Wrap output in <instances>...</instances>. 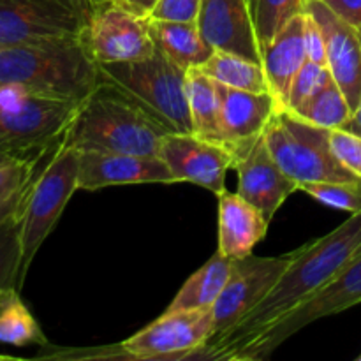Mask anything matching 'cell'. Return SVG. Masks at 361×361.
<instances>
[{"label":"cell","instance_id":"1","mask_svg":"<svg viewBox=\"0 0 361 361\" xmlns=\"http://www.w3.org/2000/svg\"><path fill=\"white\" fill-rule=\"evenodd\" d=\"M361 252V214H355L337 229L305 243L267 298L235 326L214 335L189 360L229 361L233 353L259 331L277 323L309 296L341 274Z\"/></svg>","mask_w":361,"mask_h":361},{"label":"cell","instance_id":"2","mask_svg":"<svg viewBox=\"0 0 361 361\" xmlns=\"http://www.w3.org/2000/svg\"><path fill=\"white\" fill-rule=\"evenodd\" d=\"M101 81V67L81 37L0 48V85L18 83L48 97L83 102Z\"/></svg>","mask_w":361,"mask_h":361},{"label":"cell","instance_id":"3","mask_svg":"<svg viewBox=\"0 0 361 361\" xmlns=\"http://www.w3.org/2000/svg\"><path fill=\"white\" fill-rule=\"evenodd\" d=\"M168 130L136 101L102 80L81 102L63 143L83 150L159 155Z\"/></svg>","mask_w":361,"mask_h":361},{"label":"cell","instance_id":"4","mask_svg":"<svg viewBox=\"0 0 361 361\" xmlns=\"http://www.w3.org/2000/svg\"><path fill=\"white\" fill-rule=\"evenodd\" d=\"M99 67L102 80L126 92L168 133H192L187 71L159 49L147 59L99 63Z\"/></svg>","mask_w":361,"mask_h":361},{"label":"cell","instance_id":"5","mask_svg":"<svg viewBox=\"0 0 361 361\" xmlns=\"http://www.w3.org/2000/svg\"><path fill=\"white\" fill-rule=\"evenodd\" d=\"M80 178V150L62 143L48 157L35 176L20 214L21 271L23 286L35 254L59 222L66 204L78 190Z\"/></svg>","mask_w":361,"mask_h":361},{"label":"cell","instance_id":"6","mask_svg":"<svg viewBox=\"0 0 361 361\" xmlns=\"http://www.w3.org/2000/svg\"><path fill=\"white\" fill-rule=\"evenodd\" d=\"M81 102L48 97L18 83L0 85V141L27 152L63 143Z\"/></svg>","mask_w":361,"mask_h":361},{"label":"cell","instance_id":"7","mask_svg":"<svg viewBox=\"0 0 361 361\" xmlns=\"http://www.w3.org/2000/svg\"><path fill=\"white\" fill-rule=\"evenodd\" d=\"M264 140L282 171L298 183L356 182L330 148V130L298 118L288 109H277L264 129Z\"/></svg>","mask_w":361,"mask_h":361},{"label":"cell","instance_id":"8","mask_svg":"<svg viewBox=\"0 0 361 361\" xmlns=\"http://www.w3.org/2000/svg\"><path fill=\"white\" fill-rule=\"evenodd\" d=\"M361 303V252L319 291L300 303L267 330L243 342L229 361H263L288 338L314 321L335 316Z\"/></svg>","mask_w":361,"mask_h":361},{"label":"cell","instance_id":"9","mask_svg":"<svg viewBox=\"0 0 361 361\" xmlns=\"http://www.w3.org/2000/svg\"><path fill=\"white\" fill-rule=\"evenodd\" d=\"M92 9L90 0H0V48L81 37Z\"/></svg>","mask_w":361,"mask_h":361},{"label":"cell","instance_id":"10","mask_svg":"<svg viewBox=\"0 0 361 361\" xmlns=\"http://www.w3.org/2000/svg\"><path fill=\"white\" fill-rule=\"evenodd\" d=\"M81 39L97 63L141 60L157 49L152 39L150 16L120 0L95 4Z\"/></svg>","mask_w":361,"mask_h":361},{"label":"cell","instance_id":"11","mask_svg":"<svg viewBox=\"0 0 361 361\" xmlns=\"http://www.w3.org/2000/svg\"><path fill=\"white\" fill-rule=\"evenodd\" d=\"M214 335V312L204 310H166L118 345L122 358L134 360H189Z\"/></svg>","mask_w":361,"mask_h":361},{"label":"cell","instance_id":"12","mask_svg":"<svg viewBox=\"0 0 361 361\" xmlns=\"http://www.w3.org/2000/svg\"><path fill=\"white\" fill-rule=\"evenodd\" d=\"M302 249L303 245L275 257H259L250 254L242 259H233L231 277L215 305L212 307L214 335L229 330L247 314L252 312L274 289L289 264L300 256Z\"/></svg>","mask_w":361,"mask_h":361},{"label":"cell","instance_id":"13","mask_svg":"<svg viewBox=\"0 0 361 361\" xmlns=\"http://www.w3.org/2000/svg\"><path fill=\"white\" fill-rule=\"evenodd\" d=\"M159 157L168 164L175 182H189L210 192H226V176L233 169V150L194 133H168Z\"/></svg>","mask_w":361,"mask_h":361},{"label":"cell","instance_id":"14","mask_svg":"<svg viewBox=\"0 0 361 361\" xmlns=\"http://www.w3.org/2000/svg\"><path fill=\"white\" fill-rule=\"evenodd\" d=\"M233 155V169L238 175V194L259 208L271 222L286 200L300 190L298 183L275 162L264 134L252 143L236 148Z\"/></svg>","mask_w":361,"mask_h":361},{"label":"cell","instance_id":"15","mask_svg":"<svg viewBox=\"0 0 361 361\" xmlns=\"http://www.w3.org/2000/svg\"><path fill=\"white\" fill-rule=\"evenodd\" d=\"M134 183H175V176L159 155H134L122 152H80L78 190Z\"/></svg>","mask_w":361,"mask_h":361},{"label":"cell","instance_id":"16","mask_svg":"<svg viewBox=\"0 0 361 361\" xmlns=\"http://www.w3.org/2000/svg\"><path fill=\"white\" fill-rule=\"evenodd\" d=\"M307 11L323 30L328 69L355 113L361 101V35L323 0H309Z\"/></svg>","mask_w":361,"mask_h":361},{"label":"cell","instance_id":"17","mask_svg":"<svg viewBox=\"0 0 361 361\" xmlns=\"http://www.w3.org/2000/svg\"><path fill=\"white\" fill-rule=\"evenodd\" d=\"M197 27L214 49L261 62V42L247 0H203Z\"/></svg>","mask_w":361,"mask_h":361},{"label":"cell","instance_id":"18","mask_svg":"<svg viewBox=\"0 0 361 361\" xmlns=\"http://www.w3.org/2000/svg\"><path fill=\"white\" fill-rule=\"evenodd\" d=\"M217 94L222 141L233 152L257 140L279 109L270 92L254 94L217 83Z\"/></svg>","mask_w":361,"mask_h":361},{"label":"cell","instance_id":"19","mask_svg":"<svg viewBox=\"0 0 361 361\" xmlns=\"http://www.w3.org/2000/svg\"><path fill=\"white\" fill-rule=\"evenodd\" d=\"M303 14L305 13L289 20L261 49V63L267 71L270 92L279 109L288 108L293 81L307 62Z\"/></svg>","mask_w":361,"mask_h":361},{"label":"cell","instance_id":"20","mask_svg":"<svg viewBox=\"0 0 361 361\" xmlns=\"http://www.w3.org/2000/svg\"><path fill=\"white\" fill-rule=\"evenodd\" d=\"M270 221L252 203L226 190L219 196V252L229 259H242L267 236Z\"/></svg>","mask_w":361,"mask_h":361},{"label":"cell","instance_id":"21","mask_svg":"<svg viewBox=\"0 0 361 361\" xmlns=\"http://www.w3.org/2000/svg\"><path fill=\"white\" fill-rule=\"evenodd\" d=\"M155 48L183 71L201 67L215 51L201 34L197 23H178L150 18Z\"/></svg>","mask_w":361,"mask_h":361},{"label":"cell","instance_id":"22","mask_svg":"<svg viewBox=\"0 0 361 361\" xmlns=\"http://www.w3.org/2000/svg\"><path fill=\"white\" fill-rule=\"evenodd\" d=\"M231 270L233 259L222 256L217 250L196 274L187 279L171 305L168 307V312L212 309L224 291L231 277Z\"/></svg>","mask_w":361,"mask_h":361},{"label":"cell","instance_id":"23","mask_svg":"<svg viewBox=\"0 0 361 361\" xmlns=\"http://www.w3.org/2000/svg\"><path fill=\"white\" fill-rule=\"evenodd\" d=\"M51 154L13 155L0 161V226L21 214L25 197L42 169L41 164Z\"/></svg>","mask_w":361,"mask_h":361},{"label":"cell","instance_id":"24","mask_svg":"<svg viewBox=\"0 0 361 361\" xmlns=\"http://www.w3.org/2000/svg\"><path fill=\"white\" fill-rule=\"evenodd\" d=\"M200 69L224 87L254 92V94L270 92L263 63L247 59V56L236 55V53L215 49L210 59Z\"/></svg>","mask_w":361,"mask_h":361},{"label":"cell","instance_id":"25","mask_svg":"<svg viewBox=\"0 0 361 361\" xmlns=\"http://www.w3.org/2000/svg\"><path fill=\"white\" fill-rule=\"evenodd\" d=\"M187 97H189L192 133L204 140L222 143L221 118H219L217 83L200 67L187 71Z\"/></svg>","mask_w":361,"mask_h":361},{"label":"cell","instance_id":"26","mask_svg":"<svg viewBox=\"0 0 361 361\" xmlns=\"http://www.w3.org/2000/svg\"><path fill=\"white\" fill-rule=\"evenodd\" d=\"M0 342L14 345V348L48 344L41 326L34 319L27 305L21 302L16 289L7 293L0 300Z\"/></svg>","mask_w":361,"mask_h":361},{"label":"cell","instance_id":"27","mask_svg":"<svg viewBox=\"0 0 361 361\" xmlns=\"http://www.w3.org/2000/svg\"><path fill=\"white\" fill-rule=\"evenodd\" d=\"M291 113L312 126L331 130L344 127L345 122L351 118L353 109L337 81L331 80L319 94Z\"/></svg>","mask_w":361,"mask_h":361},{"label":"cell","instance_id":"28","mask_svg":"<svg viewBox=\"0 0 361 361\" xmlns=\"http://www.w3.org/2000/svg\"><path fill=\"white\" fill-rule=\"evenodd\" d=\"M247 2L263 49V46L289 20L305 13L309 0H247Z\"/></svg>","mask_w":361,"mask_h":361},{"label":"cell","instance_id":"29","mask_svg":"<svg viewBox=\"0 0 361 361\" xmlns=\"http://www.w3.org/2000/svg\"><path fill=\"white\" fill-rule=\"evenodd\" d=\"M20 215H14L0 226V300L11 291H20L21 238Z\"/></svg>","mask_w":361,"mask_h":361},{"label":"cell","instance_id":"30","mask_svg":"<svg viewBox=\"0 0 361 361\" xmlns=\"http://www.w3.org/2000/svg\"><path fill=\"white\" fill-rule=\"evenodd\" d=\"M300 190L321 204L355 215L361 214V180L356 182H307Z\"/></svg>","mask_w":361,"mask_h":361},{"label":"cell","instance_id":"31","mask_svg":"<svg viewBox=\"0 0 361 361\" xmlns=\"http://www.w3.org/2000/svg\"><path fill=\"white\" fill-rule=\"evenodd\" d=\"M331 80H334V78H331L328 66L307 60V62L303 63L302 69H300V73L296 74L295 81H293L291 90H289L288 108L286 109L296 111L300 106H303L307 101H310L314 95L319 94Z\"/></svg>","mask_w":361,"mask_h":361},{"label":"cell","instance_id":"32","mask_svg":"<svg viewBox=\"0 0 361 361\" xmlns=\"http://www.w3.org/2000/svg\"><path fill=\"white\" fill-rule=\"evenodd\" d=\"M330 148L348 171L361 178V136L348 129L330 130Z\"/></svg>","mask_w":361,"mask_h":361},{"label":"cell","instance_id":"33","mask_svg":"<svg viewBox=\"0 0 361 361\" xmlns=\"http://www.w3.org/2000/svg\"><path fill=\"white\" fill-rule=\"evenodd\" d=\"M203 0H157L150 11L152 20L197 23Z\"/></svg>","mask_w":361,"mask_h":361},{"label":"cell","instance_id":"34","mask_svg":"<svg viewBox=\"0 0 361 361\" xmlns=\"http://www.w3.org/2000/svg\"><path fill=\"white\" fill-rule=\"evenodd\" d=\"M303 42H305L307 60L328 66L324 34L321 30L319 23L316 21V18L309 11H305V14H303Z\"/></svg>","mask_w":361,"mask_h":361},{"label":"cell","instance_id":"35","mask_svg":"<svg viewBox=\"0 0 361 361\" xmlns=\"http://www.w3.org/2000/svg\"><path fill=\"white\" fill-rule=\"evenodd\" d=\"M338 18L355 27L361 35V0H323Z\"/></svg>","mask_w":361,"mask_h":361},{"label":"cell","instance_id":"36","mask_svg":"<svg viewBox=\"0 0 361 361\" xmlns=\"http://www.w3.org/2000/svg\"><path fill=\"white\" fill-rule=\"evenodd\" d=\"M55 152V150H53ZM28 154H51V152H27L20 150V148L13 147V145H7L4 141H0V161L6 157H13V155H28Z\"/></svg>","mask_w":361,"mask_h":361},{"label":"cell","instance_id":"37","mask_svg":"<svg viewBox=\"0 0 361 361\" xmlns=\"http://www.w3.org/2000/svg\"><path fill=\"white\" fill-rule=\"evenodd\" d=\"M120 2L126 4L127 7H130V9H136L140 11V13L148 14V16H150V11L154 9L157 0H120Z\"/></svg>","mask_w":361,"mask_h":361},{"label":"cell","instance_id":"38","mask_svg":"<svg viewBox=\"0 0 361 361\" xmlns=\"http://www.w3.org/2000/svg\"><path fill=\"white\" fill-rule=\"evenodd\" d=\"M342 129H348V130H351V133H356V134H360V136H361V101H360L358 109L353 113L351 118L345 122V126L342 127Z\"/></svg>","mask_w":361,"mask_h":361},{"label":"cell","instance_id":"39","mask_svg":"<svg viewBox=\"0 0 361 361\" xmlns=\"http://www.w3.org/2000/svg\"><path fill=\"white\" fill-rule=\"evenodd\" d=\"M92 6H95V4H102V2H108V0H90Z\"/></svg>","mask_w":361,"mask_h":361},{"label":"cell","instance_id":"40","mask_svg":"<svg viewBox=\"0 0 361 361\" xmlns=\"http://www.w3.org/2000/svg\"><path fill=\"white\" fill-rule=\"evenodd\" d=\"M360 361H361V356H360Z\"/></svg>","mask_w":361,"mask_h":361}]
</instances>
